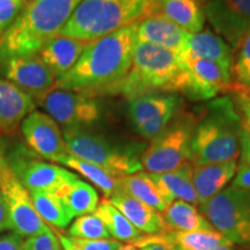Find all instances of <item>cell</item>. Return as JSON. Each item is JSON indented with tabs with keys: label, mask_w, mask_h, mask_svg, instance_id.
<instances>
[{
	"label": "cell",
	"mask_w": 250,
	"mask_h": 250,
	"mask_svg": "<svg viewBox=\"0 0 250 250\" xmlns=\"http://www.w3.org/2000/svg\"><path fill=\"white\" fill-rule=\"evenodd\" d=\"M214 250H234V249H233V246H221Z\"/></svg>",
	"instance_id": "46"
},
{
	"label": "cell",
	"mask_w": 250,
	"mask_h": 250,
	"mask_svg": "<svg viewBox=\"0 0 250 250\" xmlns=\"http://www.w3.org/2000/svg\"><path fill=\"white\" fill-rule=\"evenodd\" d=\"M140 250H174L171 248H168V247L158 245V243H147V245H144L139 247Z\"/></svg>",
	"instance_id": "44"
},
{
	"label": "cell",
	"mask_w": 250,
	"mask_h": 250,
	"mask_svg": "<svg viewBox=\"0 0 250 250\" xmlns=\"http://www.w3.org/2000/svg\"><path fill=\"white\" fill-rule=\"evenodd\" d=\"M29 193L36 212L44 223L61 229L70 225L73 217L56 193L42 191H31Z\"/></svg>",
	"instance_id": "29"
},
{
	"label": "cell",
	"mask_w": 250,
	"mask_h": 250,
	"mask_svg": "<svg viewBox=\"0 0 250 250\" xmlns=\"http://www.w3.org/2000/svg\"><path fill=\"white\" fill-rule=\"evenodd\" d=\"M149 176L168 205L174 201L199 205L192 183V165L190 162L181 166L177 169L162 174H149Z\"/></svg>",
	"instance_id": "22"
},
{
	"label": "cell",
	"mask_w": 250,
	"mask_h": 250,
	"mask_svg": "<svg viewBox=\"0 0 250 250\" xmlns=\"http://www.w3.org/2000/svg\"><path fill=\"white\" fill-rule=\"evenodd\" d=\"M56 236H57V239L59 240V243H61L62 249H64V250H80L76 245H74L70 236H65L61 233H56Z\"/></svg>",
	"instance_id": "42"
},
{
	"label": "cell",
	"mask_w": 250,
	"mask_h": 250,
	"mask_svg": "<svg viewBox=\"0 0 250 250\" xmlns=\"http://www.w3.org/2000/svg\"><path fill=\"white\" fill-rule=\"evenodd\" d=\"M23 239L12 232L0 235V250H22Z\"/></svg>",
	"instance_id": "38"
},
{
	"label": "cell",
	"mask_w": 250,
	"mask_h": 250,
	"mask_svg": "<svg viewBox=\"0 0 250 250\" xmlns=\"http://www.w3.org/2000/svg\"><path fill=\"white\" fill-rule=\"evenodd\" d=\"M73 218L93 214L99 206V195L85 181L77 179L56 192Z\"/></svg>",
	"instance_id": "26"
},
{
	"label": "cell",
	"mask_w": 250,
	"mask_h": 250,
	"mask_svg": "<svg viewBox=\"0 0 250 250\" xmlns=\"http://www.w3.org/2000/svg\"><path fill=\"white\" fill-rule=\"evenodd\" d=\"M30 96L0 77V132L13 133L23 118L36 109Z\"/></svg>",
	"instance_id": "17"
},
{
	"label": "cell",
	"mask_w": 250,
	"mask_h": 250,
	"mask_svg": "<svg viewBox=\"0 0 250 250\" xmlns=\"http://www.w3.org/2000/svg\"><path fill=\"white\" fill-rule=\"evenodd\" d=\"M228 92H232L234 95L233 101L235 107L241 112L243 126L250 127V83H239L233 80L232 86Z\"/></svg>",
	"instance_id": "34"
},
{
	"label": "cell",
	"mask_w": 250,
	"mask_h": 250,
	"mask_svg": "<svg viewBox=\"0 0 250 250\" xmlns=\"http://www.w3.org/2000/svg\"><path fill=\"white\" fill-rule=\"evenodd\" d=\"M183 62L184 68L175 81L173 92L202 101L213 100L229 90L234 80L233 73L220 65L206 59H183Z\"/></svg>",
	"instance_id": "9"
},
{
	"label": "cell",
	"mask_w": 250,
	"mask_h": 250,
	"mask_svg": "<svg viewBox=\"0 0 250 250\" xmlns=\"http://www.w3.org/2000/svg\"><path fill=\"white\" fill-rule=\"evenodd\" d=\"M205 19L236 52L250 31V0H206Z\"/></svg>",
	"instance_id": "13"
},
{
	"label": "cell",
	"mask_w": 250,
	"mask_h": 250,
	"mask_svg": "<svg viewBox=\"0 0 250 250\" xmlns=\"http://www.w3.org/2000/svg\"><path fill=\"white\" fill-rule=\"evenodd\" d=\"M181 100L176 94L149 93L132 99L127 105V114L133 126L161 116L171 110H179Z\"/></svg>",
	"instance_id": "24"
},
{
	"label": "cell",
	"mask_w": 250,
	"mask_h": 250,
	"mask_svg": "<svg viewBox=\"0 0 250 250\" xmlns=\"http://www.w3.org/2000/svg\"><path fill=\"white\" fill-rule=\"evenodd\" d=\"M9 168L28 191L56 193L62 187L79 179L78 175L57 165L37 160L26 155L8 159Z\"/></svg>",
	"instance_id": "15"
},
{
	"label": "cell",
	"mask_w": 250,
	"mask_h": 250,
	"mask_svg": "<svg viewBox=\"0 0 250 250\" xmlns=\"http://www.w3.org/2000/svg\"><path fill=\"white\" fill-rule=\"evenodd\" d=\"M183 68L180 54L153 44L134 43L129 71L111 94L120 93L130 101L158 90L173 92Z\"/></svg>",
	"instance_id": "5"
},
{
	"label": "cell",
	"mask_w": 250,
	"mask_h": 250,
	"mask_svg": "<svg viewBox=\"0 0 250 250\" xmlns=\"http://www.w3.org/2000/svg\"><path fill=\"white\" fill-rule=\"evenodd\" d=\"M94 214L102 221L111 239L120 242H134L143 236L142 232H139L114 205H111L108 199H103L99 203Z\"/></svg>",
	"instance_id": "28"
},
{
	"label": "cell",
	"mask_w": 250,
	"mask_h": 250,
	"mask_svg": "<svg viewBox=\"0 0 250 250\" xmlns=\"http://www.w3.org/2000/svg\"><path fill=\"white\" fill-rule=\"evenodd\" d=\"M20 129L28 147L41 158L58 164L68 155L61 127L45 112L31 111L21 122Z\"/></svg>",
	"instance_id": "14"
},
{
	"label": "cell",
	"mask_w": 250,
	"mask_h": 250,
	"mask_svg": "<svg viewBox=\"0 0 250 250\" xmlns=\"http://www.w3.org/2000/svg\"><path fill=\"white\" fill-rule=\"evenodd\" d=\"M198 210L233 245L250 246V190L225 188Z\"/></svg>",
	"instance_id": "8"
},
{
	"label": "cell",
	"mask_w": 250,
	"mask_h": 250,
	"mask_svg": "<svg viewBox=\"0 0 250 250\" xmlns=\"http://www.w3.org/2000/svg\"><path fill=\"white\" fill-rule=\"evenodd\" d=\"M120 250H137V248L133 245H127V246L122 247Z\"/></svg>",
	"instance_id": "45"
},
{
	"label": "cell",
	"mask_w": 250,
	"mask_h": 250,
	"mask_svg": "<svg viewBox=\"0 0 250 250\" xmlns=\"http://www.w3.org/2000/svg\"><path fill=\"white\" fill-rule=\"evenodd\" d=\"M232 186L235 188H241V189L250 190V166L241 164L237 167Z\"/></svg>",
	"instance_id": "39"
},
{
	"label": "cell",
	"mask_w": 250,
	"mask_h": 250,
	"mask_svg": "<svg viewBox=\"0 0 250 250\" xmlns=\"http://www.w3.org/2000/svg\"><path fill=\"white\" fill-rule=\"evenodd\" d=\"M28 0H0V37L14 22Z\"/></svg>",
	"instance_id": "36"
},
{
	"label": "cell",
	"mask_w": 250,
	"mask_h": 250,
	"mask_svg": "<svg viewBox=\"0 0 250 250\" xmlns=\"http://www.w3.org/2000/svg\"><path fill=\"white\" fill-rule=\"evenodd\" d=\"M118 190L138 199L139 202L148 205L153 210L162 213L168 204L156 189L148 173H136L122 176L117 179Z\"/></svg>",
	"instance_id": "27"
},
{
	"label": "cell",
	"mask_w": 250,
	"mask_h": 250,
	"mask_svg": "<svg viewBox=\"0 0 250 250\" xmlns=\"http://www.w3.org/2000/svg\"><path fill=\"white\" fill-rule=\"evenodd\" d=\"M62 137L68 155L99 166L114 177L143 170L142 162L133 152L118 147L85 126L66 127L62 131Z\"/></svg>",
	"instance_id": "6"
},
{
	"label": "cell",
	"mask_w": 250,
	"mask_h": 250,
	"mask_svg": "<svg viewBox=\"0 0 250 250\" xmlns=\"http://www.w3.org/2000/svg\"><path fill=\"white\" fill-rule=\"evenodd\" d=\"M152 0H81L59 35L92 42L151 14Z\"/></svg>",
	"instance_id": "4"
},
{
	"label": "cell",
	"mask_w": 250,
	"mask_h": 250,
	"mask_svg": "<svg viewBox=\"0 0 250 250\" xmlns=\"http://www.w3.org/2000/svg\"><path fill=\"white\" fill-rule=\"evenodd\" d=\"M165 232H193L213 230L208 219L201 213L196 205L183 201H174L161 213ZM164 232V233H165Z\"/></svg>",
	"instance_id": "25"
},
{
	"label": "cell",
	"mask_w": 250,
	"mask_h": 250,
	"mask_svg": "<svg viewBox=\"0 0 250 250\" xmlns=\"http://www.w3.org/2000/svg\"><path fill=\"white\" fill-rule=\"evenodd\" d=\"M234 59L233 78L239 83H250V31L245 37Z\"/></svg>",
	"instance_id": "32"
},
{
	"label": "cell",
	"mask_w": 250,
	"mask_h": 250,
	"mask_svg": "<svg viewBox=\"0 0 250 250\" xmlns=\"http://www.w3.org/2000/svg\"><path fill=\"white\" fill-rule=\"evenodd\" d=\"M134 43V23L88 42L73 68L56 80L55 88L92 98L111 94L129 71Z\"/></svg>",
	"instance_id": "1"
},
{
	"label": "cell",
	"mask_w": 250,
	"mask_h": 250,
	"mask_svg": "<svg viewBox=\"0 0 250 250\" xmlns=\"http://www.w3.org/2000/svg\"><path fill=\"white\" fill-rule=\"evenodd\" d=\"M196 123L191 115H176L144 152L140 160L143 169L149 174H162L190 162Z\"/></svg>",
	"instance_id": "7"
},
{
	"label": "cell",
	"mask_w": 250,
	"mask_h": 250,
	"mask_svg": "<svg viewBox=\"0 0 250 250\" xmlns=\"http://www.w3.org/2000/svg\"><path fill=\"white\" fill-rule=\"evenodd\" d=\"M0 191L4 195L12 221V230L27 239L51 229L35 210L30 193L9 168L8 162L0 174Z\"/></svg>",
	"instance_id": "10"
},
{
	"label": "cell",
	"mask_w": 250,
	"mask_h": 250,
	"mask_svg": "<svg viewBox=\"0 0 250 250\" xmlns=\"http://www.w3.org/2000/svg\"><path fill=\"white\" fill-rule=\"evenodd\" d=\"M87 43L88 42L58 34L50 40L37 55L57 80L73 68Z\"/></svg>",
	"instance_id": "20"
},
{
	"label": "cell",
	"mask_w": 250,
	"mask_h": 250,
	"mask_svg": "<svg viewBox=\"0 0 250 250\" xmlns=\"http://www.w3.org/2000/svg\"><path fill=\"white\" fill-rule=\"evenodd\" d=\"M234 54V50L220 36L208 29H203L191 35L181 56L183 59H206L213 62L233 73Z\"/></svg>",
	"instance_id": "18"
},
{
	"label": "cell",
	"mask_w": 250,
	"mask_h": 250,
	"mask_svg": "<svg viewBox=\"0 0 250 250\" xmlns=\"http://www.w3.org/2000/svg\"><path fill=\"white\" fill-rule=\"evenodd\" d=\"M58 164L66 166V167L71 168L78 174L83 175L86 180H88L90 183L94 186L98 187L100 190L105 196V198H110L115 192L118 190L117 186V179L118 177H114L108 171L102 169L99 166L90 164V162L83 161L81 159L74 158V156L66 155L58 161Z\"/></svg>",
	"instance_id": "30"
},
{
	"label": "cell",
	"mask_w": 250,
	"mask_h": 250,
	"mask_svg": "<svg viewBox=\"0 0 250 250\" xmlns=\"http://www.w3.org/2000/svg\"><path fill=\"white\" fill-rule=\"evenodd\" d=\"M81 0H30L0 37V57L39 54L57 36Z\"/></svg>",
	"instance_id": "2"
},
{
	"label": "cell",
	"mask_w": 250,
	"mask_h": 250,
	"mask_svg": "<svg viewBox=\"0 0 250 250\" xmlns=\"http://www.w3.org/2000/svg\"><path fill=\"white\" fill-rule=\"evenodd\" d=\"M109 203L114 205L122 214L124 215L139 232L151 234H158L165 232L164 221L161 213L153 210L148 205L139 202L121 190H117L110 198Z\"/></svg>",
	"instance_id": "23"
},
{
	"label": "cell",
	"mask_w": 250,
	"mask_h": 250,
	"mask_svg": "<svg viewBox=\"0 0 250 250\" xmlns=\"http://www.w3.org/2000/svg\"><path fill=\"white\" fill-rule=\"evenodd\" d=\"M6 166H7V156H6L4 142H2L1 137H0V174L4 170Z\"/></svg>",
	"instance_id": "43"
},
{
	"label": "cell",
	"mask_w": 250,
	"mask_h": 250,
	"mask_svg": "<svg viewBox=\"0 0 250 250\" xmlns=\"http://www.w3.org/2000/svg\"><path fill=\"white\" fill-rule=\"evenodd\" d=\"M177 114H179V110L168 111L166 112V114L161 115V116H158L147 122H144V123L139 124L138 126H136L134 129H136L137 132H138L143 138L153 140L170 124V122L176 117Z\"/></svg>",
	"instance_id": "33"
},
{
	"label": "cell",
	"mask_w": 250,
	"mask_h": 250,
	"mask_svg": "<svg viewBox=\"0 0 250 250\" xmlns=\"http://www.w3.org/2000/svg\"><path fill=\"white\" fill-rule=\"evenodd\" d=\"M2 74L19 89L41 104L55 88L56 78L39 55L11 56L2 59Z\"/></svg>",
	"instance_id": "12"
},
{
	"label": "cell",
	"mask_w": 250,
	"mask_h": 250,
	"mask_svg": "<svg viewBox=\"0 0 250 250\" xmlns=\"http://www.w3.org/2000/svg\"><path fill=\"white\" fill-rule=\"evenodd\" d=\"M80 250H120L124 245L114 239H102V240H83L71 237Z\"/></svg>",
	"instance_id": "37"
},
{
	"label": "cell",
	"mask_w": 250,
	"mask_h": 250,
	"mask_svg": "<svg viewBox=\"0 0 250 250\" xmlns=\"http://www.w3.org/2000/svg\"><path fill=\"white\" fill-rule=\"evenodd\" d=\"M41 105L45 114L64 129L86 126L101 117V105L98 100L74 90L54 88Z\"/></svg>",
	"instance_id": "11"
},
{
	"label": "cell",
	"mask_w": 250,
	"mask_h": 250,
	"mask_svg": "<svg viewBox=\"0 0 250 250\" xmlns=\"http://www.w3.org/2000/svg\"><path fill=\"white\" fill-rule=\"evenodd\" d=\"M151 14L161 15L191 35L204 29L206 20L199 0H152Z\"/></svg>",
	"instance_id": "21"
},
{
	"label": "cell",
	"mask_w": 250,
	"mask_h": 250,
	"mask_svg": "<svg viewBox=\"0 0 250 250\" xmlns=\"http://www.w3.org/2000/svg\"><path fill=\"white\" fill-rule=\"evenodd\" d=\"M236 160L203 166H192V183L199 205L205 204L224 190L235 176Z\"/></svg>",
	"instance_id": "19"
},
{
	"label": "cell",
	"mask_w": 250,
	"mask_h": 250,
	"mask_svg": "<svg viewBox=\"0 0 250 250\" xmlns=\"http://www.w3.org/2000/svg\"><path fill=\"white\" fill-rule=\"evenodd\" d=\"M70 237L83 240L111 239L104 225L95 214H86L78 217L68 228Z\"/></svg>",
	"instance_id": "31"
},
{
	"label": "cell",
	"mask_w": 250,
	"mask_h": 250,
	"mask_svg": "<svg viewBox=\"0 0 250 250\" xmlns=\"http://www.w3.org/2000/svg\"><path fill=\"white\" fill-rule=\"evenodd\" d=\"M8 229H12V221L4 195L0 191V233Z\"/></svg>",
	"instance_id": "41"
},
{
	"label": "cell",
	"mask_w": 250,
	"mask_h": 250,
	"mask_svg": "<svg viewBox=\"0 0 250 250\" xmlns=\"http://www.w3.org/2000/svg\"><path fill=\"white\" fill-rule=\"evenodd\" d=\"M191 34L158 14H151L134 22V41L183 54Z\"/></svg>",
	"instance_id": "16"
},
{
	"label": "cell",
	"mask_w": 250,
	"mask_h": 250,
	"mask_svg": "<svg viewBox=\"0 0 250 250\" xmlns=\"http://www.w3.org/2000/svg\"><path fill=\"white\" fill-rule=\"evenodd\" d=\"M22 250H62V246L52 229L27 237Z\"/></svg>",
	"instance_id": "35"
},
{
	"label": "cell",
	"mask_w": 250,
	"mask_h": 250,
	"mask_svg": "<svg viewBox=\"0 0 250 250\" xmlns=\"http://www.w3.org/2000/svg\"><path fill=\"white\" fill-rule=\"evenodd\" d=\"M242 130L241 115L232 98L211 100L193 130L190 164L203 166L236 160Z\"/></svg>",
	"instance_id": "3"
},
{
	"label": "cell",
	"mask_w": 250,
	"mask_h": 250,
	"mask_svg": "<svg viewBox=\"0 0 250 250\" xmlns=\"http://www.w3.org/2000/svg\"><path fill=\"white\" fill-rule=\"evenodd\" d=\"M240 154H241V164L250 166V127L243 126L241 138H240Z\"/></svg>",
	"instance_id": "40"
}]
</instances>
